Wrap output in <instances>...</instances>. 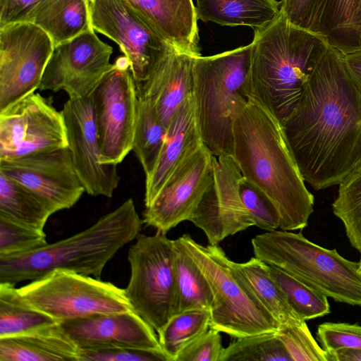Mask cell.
<instances>
[{
    "label": "cell",
    "instance_id": "1",
    "mask_svg": "<svg viewBox=\"0 0 361 361\" xmlns=\"http://www.w3.org/2000/svg\"><path fill=\"white\" fill-rule=\"evenodd\" d=\"M281 124L305 181L338 185L361 157V98L340 50L329 47Z\"/></svg>",
    "mask_w": 361,
    "mask_h": 361
},
{
    "label": "cell",
    "instance_id": "2",
    "mask_svg": "<svg viewBox=\"0 0 361 361\" xmlns=\"http://www.w3.org/2000/svg\"><path fill=\"white\" fill-rule=\"evenodd\" d=\"M231 157L242 176L273 203L279 228L293 231L307 226L314 196L305 184L281 121L251 96L234 121Z\"/></svg>",
    "mask_w": 361,
    "mask_h": 361
},
{
    "label": "cell",
    "instance_id": "3",
    "mask_svg": "<svg viewBox=\"0 0 361 361\" xmlns=\"http://www.w3.org/2000/svg\"><path fill=\"white\" fill-rule=\"evenodd\" d=\"M251 44V97L281 123L296 106L330 44L325 37L292 24L281 13L255 30Z\"/></svg>",
    "mask_w": 361,
    "mask_h": 361
},
{
    "label": "cell",
    "instance_id": "4",
    "mask_svg": "<svg viewBox=\"0 0 361 361\" xmlns=\"http://www.w3.org/2000/svg\"><path fill=\"white\" fill-rule=\"evenodd\" d=\"M144 222L129 198L86 229L23 254L0 255V283L33 281L55 269L100 279L108 262L137 237Z\"/></svg>",
    "mask_w": 361,
    "mask_h": 361
},
{
    "label": "cell",
    "instance_id": "5",
    "mask_svg": "<svg viewBox=\"0 0 361 361\" xmlns=\"http://www.w3.org/2000/svg\"><path fill=\"white\" fill-rule=\"evenodd\" d=\"M251 43L195 56L192 94L202 142L214 156H232L234 121L251 96Z\"/></svg>",
    "mask_w": 361,
    "mask_h": 361
},
{
    "label": "cell",
    "instance_id": "6",
    "mask_svg": "<svg viewBox=\"0 0 361 361\" xmlns=\"http://www.w3.org/2000/svg\"><path fill=\"white\" fill-rule=\"evenodd\" d=\"M255 257L336 302L361 307V262L349 260L301 232L274 230L251 240Z\"/></svg>",
    "mask_w": 361,
    "mask_h": 361
},
{
    "label": "cell",
    "instance_id": "7",
    "mask_svg": "<svg viewBox=\"0 0 361 361\" xmlns=\"http://www.w3.org/2000/svg\"><path fill=\"white\" fill-rule=\"evenodd\" d=\"M178 239L210 286V328L235 338L279 329V324L237 276L233 261L219 245L204 246L188 233Z\"/></svg>",
    "mask_w": 361,
    "mask_h": 361
},
{
    "label": "cell",
    "instance_id": "8",
    "mask_svg": "<svg viewBox=\"0 0 361 361\" xmlns=\"http://www.w3.org/2000/svg\"><path fill=\"white\" fill-rule=\"evenodd\" d=\"M18 290L27 304L58 322L133 310L124 288L64 269L53 270Z\"/></svg>",
    "mask_w": 361,
    "mask_h": 361
},
{
    "label": "cell",
    "instance_id": "9",
    "mask_svg": "<svg viewBox=\"0 0 361 361\" xmlns=\"http://www.w3.org/2000/svg\"><path fill=\"white\" fill-rule=\"evenodd\" d=\"M130 276L125 294L133 310L157 332L173 315L175 243L166 235L139 234L128 250Z\"/></svg>",
    "mask_w": 361,
    "mask_h": 361
},
{
    "label": "cell",
    "instance_id": "10",
    "mask_svg": "<svg viewBox=\"0 0 361 361\" xmlns=\"http://www.w3.org/2000/svg\"><path fill=\"white\" fill-rule=\"evenodd\" d=\"M114 64L92 96L102 162L118 165L133 150L137 92L127 58Z\"/></svg>",
    "mask_w": 361,
    "mask_h": 361
},
{
    "label": "cell",
    "instance_id": "11",
    "mask_svg": "<svg viewBox=\"0 0 361 361\" xmlns=\"http://www.w3.org/2000/svg\"><path fill=\"white\" fill-rule=\"evenodd\" d=\"M93 30L115 42L127 58L137 91L174 49L127 0H89Z\"/></svg>",
    "mask_w": 361,
    "mask_h": 361
},
{
    "label": "cell",
    "instance_id": "12",
    "mask_svg": "<svg viewBox=\"0 0 361 361\" xmlns=\"http://www.w3.org/2000/svg\"><path fill=\"white\" fill-rule=\"evenodd\" d=\"M54 48L49 35L33 23L0 27V111L39 89Z\"/></svg>",
    "mask_w": 361,
    "mask_h": 361
},
{
    "label": "cell",
    "instance_id": "13",
    "mask_svg": "<svg viewBox=\"0 0 361 361\" xmlns=\"http://www.w3.org/2000/svg\"><path fill=\"white\" fill-rule=\"evenodd\" d=\"M63 116L32 92L0 111V159H13L67 147Z\"/></svg>",
    "mask_w": 361,
    "mask_h": 361
},
{
    "label": "cell",
    "instance_id": "14",
    "mask_svg": "<svg viewBox=\"0 0 361 361\" xmlns=\"http://www.w3.org/2000/svg\"><path fill=\"white\" fill-rule=\"evenodd\" d=\"M113 48L94 30L54 47L39 86L40 91H64L69 99L90 95L114 67Z\"/></svg>",
    "mask_w": 361,
    "mask_h": 361
},
{
    "label": "cell",
    "instance_id": "15",
    "mask_svg": "<svg viewBox=\"0 0 361 361\" xmlns=\"http://www.w3.org/2000/svg\"><path fill=\"white\" fill-rule=\"evenodd\" d=\"M214 157L204 145L188 156L145 207L144 224L166 235L180 223L189 221L213 182Z\"/></svg>",
    "mask_w": 361,
    "mask_h": 361
},
{
    "label": "cell",
    "instance_id": "16",
    "mask_svg": "<svg viewBox=\"0 0 361 361\" xmlns=\"http://www.w3.org/2000/svg\"><path fill=\"white\" fill-rule=\"evenodd\" d=\"M61 113L74 168L85 192L92 196L111 197L120 177L117 165L102 162L92 94L68 99Z\"/></svg>",
    "mask_w": 361,
    "mask_h": 361
},
{
    "label": "cell",
    "instance_id": "17",
    "mask_svg": "<svg viewBox=\"0 0 361 361\" xmlns=\"http://www.w3.org/2000/svg\"><path fill=\"white\" fill-rule=\"evenodd\" d=\"M213 169V182L189 221L204 232L209 244L214 245L255 225L240 197L243 176L233 158L214 156Z\"/></svg>",
    "mask_w": 361,
    "mask_h": 361
},
{
    "label": "cell",
    "instance_id": "18",
    "mask_svg": "<svg viewBox=\"0 0 361 361\" xmlns=\"http://www.w3.org/2000/svg\"><path fill=\"white\" fill-rule=\"evenodd\" d=\"M0 172L38 195L56 212L74 206L85 192L68 147L0 159Z\"/></svg>",
    "mask_w": 361,
    "mask_h": 361
},
{
    "label": "cell",
    "instance_id": "19",
    "mask_svg": "<svg viewBox=\"0 0 361 361\" xmlns=\"http://www.w3.org/2000/svg\"><path fill=\"white\" fill-rule=\"evenodd\" d=\"M78 350L131 348L163 351L155 330L133 310L59 322Z\"/></svg>",
    "mask_w": 361,
    "mask_h": 361
},
{
    "label": "cell",
    "instance_id": "20",
    "mask_svg": "<svg viewBox=\"0 0 361 361\" xmlns=\"http://www.w3.org/2000/svg\"><path fill=\"white\" fill-rule=\"evenodd\" d=\"M202 145L204 144L192 92L171 120L157 161L145 176V207L151 204L179 164Z\"/></svg>",
    "mask_w": 361,
    "mask_h": 361
},
{
    "label": "cell",
    "instance_id": "21",
    "mask_svg": "<svg viewBox=\"0 0 361 361\" xmlns=\"http://www.w3.org/2000/svg\"><path fill=\"white\" fill-rule=\"evenodd\" d=\"M195 56L173 49L151 70L137 94L151 100L167 128L193 90Z\"/></svg>",
    "mask_w": 361,
    "mask_h": 361
},
{
    "label": "cell",
    "instance_id": "22",
    "mask_svg": "<svg viewBox=\"0 0 361 361\" xmlns=\"http://www.w3.org/2000/svg\"><path fill=\"white\" fill-rule=\"evenodd\" d=\"M176 51L201 56L192 0H127Z\"/></svg>",
    "mask_w": 361,
    "mask_h": 361
},
{
    "label": "cell",
    "instance_id": "23",
    "mask_svg": "<svg viewBox=\"0 0 361 361\" xmlns=\"http://www.w3.org/2000/svg\"><path fill=\"white\" fill-rule=\"evenodd\" d=\"M78 348L59 323L34 332L0 338V361H77Z\"/></svg>",
    "mask_w": 361,
    "mask_h": 361
},
{
    "label": "cell",
    "instance_id": "24",
    "mask_svg": "<svg viewBox=\"0 0 361 361\" xmlns=\"http://www.w3.org/2000/svg\"><path fill=\"white\" fill-rule=\"evenodd\" d=\"M197 19L221 25H246L262 29L281 14V2L276 0H196Z\"/></svg>",
    "mask_w": 361,
    "mask_h": 361
},
{
    "label": "cell",
    "instance_id": "25",
    "mask_svg": "<svg viewBox=\"0 0 361 361\" xmlns=\"http://www.w3.org/2000/svg\"><path fill=\"white\" fill-rule=\"evenodd\" d=\"M233 267L237 276L280 326L304 321L290 305L268 264L254 257L245 262H233Z\"/></svg>",
    "mask_w": 361,
    "mask_h": 361
},
{
    "label": "cell",
    "instance_id": "26",
    "mask_svg": "<svg viewBox=\"0 0 361 361\" xmlns=\"http://www.w3.org/2000/svg\"><path fill=\"white\" fill-rule=\"evenodd\" d=\"M30 22L49 35L54 47L93 30L89 0H47Z\"/></svg>",
    "mask_w": 361,
    "mask_h": 361
},
{
    "label": "cell",
    "instance_id": "27",
    "mask_svg": "<svg viewBox=\"0 0 361 361\" xmlns=\"http://www.w3.org/2000/svg\"><path fill=\"white\" fill-rule=\"evenodd\" d=\"M175 243V297L173 314L192 310H211L210 286L178 238Z\"/></svg>",
    "mask_w": 361,
    "mask_h": 361
},
{
    "label": "cell",
    "instance_id": "28",
    "mask_svg": "<svg viewBox=\"0 0 361 361\" xmlns=\"http://www.w3.org/2000/svg\"><path fill=\"white\" fill-rule=\"evenodd\" d=\"M54 208L38 195L0 172V216L44 231Z\"/></svg>",
    "mask_w": 361,
    "mask_h": 361
},
{
    "label": "cell",
    "instance_id": "29",
    "mask_svg": "<svg viewBox=\"0 0 361 361\" xmlns=\"http://www.w3.org/2000/svg\"><path fill=\"white\" fill-rule=\"evenodd\" d=\"M57 323L27 304L14 285L0 283V338L30 334Z\"/></svg>",
    "mask_w": 361,
    "mask_h": 361
},
{
    "label": "cell",
    "instance_id": "30",
    "mask_svg": "<svg viewBox=\"0 0 361 361\" xmlns=\"http://www.w3.org/2000/svg\"><path fill=\"white\" fill-rule=\"evenodd\" d=\"M166 130L153 102L137 94L133 151L142 165L145 176L149 173L157 161Z\"/></svg>",
    "mask_w": 361,
    "mask_h": 361
},
{
    "label": "cell",
    "instance_id": "31",
    "mask_svg": "<svg viewBox=\"0 0 361 361\" xmlns=\"http://www.w3.org/2000/svg\"><path fill=\"white\" fill-rule=\"evenodd\" d=\"M209 310H192L173 314L157 331L158 339L169 361H175L186 347L208 331Z\"/></svg>",
    "mask_w": 361,
    "mask_h": 361
},
{
    "label": "cell",
    "instance_id": "32",
    "mask_svg": "<svg viewBox=\"0 0 361 361\" xmlns=\"http://www.w3.org/2000/svg\"><path fill=\"white\" fill-rule=\"evenodd\" d=\"M332 209L343 223L350 243L359 252L361 262V157L338 184Z\"/></svg>",
    "mask_w": 361,
    "mask_h": 361
},
{
    "label": "cell",
    "instance_id": "33",
    "mask_svg": "<svg viewBox=\"0 0 361 361\" xmlns=\"http://www.w3.org/2000/svg\"><path fill=\"white\" fill-rule=\"evenodd\" d=\"M269 266L270 273L294 311L304 321L322 317L330 313L328 298L300 280Z\"/></svg>",
    "mask_w": 361,
    "mask_h": 361
},
{
    "label": "cell",
    "instance_id": "34",
    "mask_svg": "<svg viewBox=\"0 0 361 361\" xmlns=\"http://www.w3.org/2000/svg\"><path fill=\"white\" fill-rule=\"evenodd\" d=\"M276 331L236 338L224 348L219 361H291Z\"/></svg>",
    "mask_w": 361,
    "mask_h": 361
},
{
    "label": "cell",
    "instance_id": "35",
    "mask_svg": "<svg viewBox=\"0 0 361 361\" xmlns=\"http://www.w3.org/2000/svg\"><path fill=\"white\" fill-rule=\"evenodd\" d=\"M355 0H320L310 31L327 39L334 47L347 28Z\"/></svg>",
    "mask_w": 361,
    "mask_h": 361
},
{
    "label": "cell",
    "instance_id": "36",
    "mask_svg": "<svg viewBox=\"0 0 361 361\" xmlns=\"http://www.w3.org/2000/svg\"><path fill=\"white\" fill-rule=\"evenodd\" d=\"M276 334L291 361H329L326 352L317 343L305 321L281 325Z\"/></svg>",
    "mask_w": 361,
    "mask_h": 361
},
{
    "label": "cell",
    "instance_id": "37",
    "mask_svg": "<svg viewBox=\"0 0 361 361\" xmlns=\"http://www.w3.org/2000/svg\"><path fill=\"white\" fill-rule=\"evenodd\" d=\"M44 231L37 230L0 216V255L27 252L48 243Z\"/></svg>",
    "mask_w": 361,
    "mask_h": 361
},
{
    "label": "cell",
    "instance_id": "38",
    "mask_svg": "<svg viewBox=\"0 0 361 361\" xmlns=\"http://www.w3.org/2000/svg\"><path fill=\"white\" fill-rule=\"evenodd\" d=\"M240 195L255 226L266 231L279 228V216L273 203L243 176L240 182Z\"/></svg>",
    "mask_w": 361,
    "mask_h": 361
},
{
    "label": "cell",
    "instance_id": "39",
    "mask_svg": "<svg viewBox=\"0 0 361 361\" xmlns=\"http://www.w3.org/2000/svg\"><path fill=\"white\" fill-rule=\"evenodd\" d=\"M317 338L328 356L341 349L361 348V325L325 322L318 326Z\"/></svg>",
    "mask_w": 361,
    "mask_h": 361
},
{
    "label": "cell",
    "instance_id": "40",
    "mask_svg": "<svg viewBox=\"0 0 361 361\" xmlns=\"http://www.w3.org/2000/svg\"><path fill=\"white\" fill-rule=\"evenodd\" d=\"M77 361H169L163 351L131 348L78 350Z\"/></svg>",
    "mask_w": 361,
    "mask_h": 361
},
{
    "label": "cell",
    "instance_id": "41",
    "mask_svg": "<svg viewBox=\"0 0 361 361\" xmlns=\"http://www.w3.org/2000/svg\"><path fill=\"white\" fill-rule=\"evenodd\" d=\"M223 349L220 332L210 328L183 350L175 361H219Z\"/></svg>",
    "mask_w": 361,
    "mask_h": 361
},
{
    "label": "cell",
    "instance_id": "42",
    "mask_svg": "<svg viewBox=\"0 0 361 361\" xmlns=\"http://www.w3.org/2000/svg\"><path fill=\"white\" fill-rule=\"evenodd\" d=\"M47 0H0V27L30 22L37 8Z\"/></svg>",
    "mask_w": 361,
    "mask_h": 361
},
{
    "label": "cell",
    "instance_id": "43",
    "mask_svg": "<svg viewBox=\"0 0 361 361\" xmlns=\"http://www.w3.org/2000/svg\"><path fill=\"white\" fill-rule=\"evenodd\" d=\"M320 0H282L281 13L292 24L310 30Z\"/></svg>",
    "mask_w": 361,
    "mask_h": 361
},
{
    "label": "cell",
    "instance_id": "44",
    "mask_svg": "<svg viewBox=\"0 0 361 361\" xmlns=\"http://www.w3.org/2000/svg\"><path fill=\"white\" fill-rule=\"evenodd\" d=\"M333 47L344 54L361 49V0H355L350 21Z\"/></svg>",
    "mask_w": 361,
    "mask_h": 361
},
{
    "label": "cell",
    "instance_id": "45",
    "mask_svg": "<svg viewBox=\"0 0 361 361\" xmlns=\"http://www.w3.org/2000/svg\"><path fill=\"white\" fill-rule=\"evenodd\" d=\"M345 69L361 98V49L343 54Z\"/></svg>",
    "mask_w": 361,
    "mask_h": 361
},
{
    "label": "cell",
    "instance_id": "46",
    "mask_svg": "<svg viewBox=\"0 0 361 361\" xmlns=\"http://www.w3.org/2000/svg\"><path fill=\"white\" fill-rule=\"evenodd\" d=\"M329 361H361V348H345L328 356Z\"/></svg>",
    "mask_w": 361,
    "mask_h": 361
}]
</instances>
